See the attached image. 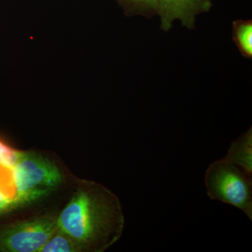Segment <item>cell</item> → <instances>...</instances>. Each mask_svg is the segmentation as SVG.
I'll list each match as a JSON object with an SVG mask.
<instances>
[{"label": "cell", "mask_w": 252, "mask_h": 252, "mask_svg": "<svg viewBox=\"0 0 252 252\" xmlns=\"http://www.w3.org/2000/svg\"><path fill=\"white\" fill-rule=\"evenodd\" d=\"M57 221L59 229L83 250L102 252L121 236L124 220L117 197L92 184L76 193Z\"/></svg>", "instance_id": "cell-1"}, {"label": "cell", "mask_w": 252, "mask_h": 252, "mask_svg": "<svg viewBox=\"0 0 252 252\" xmlns=\"http://www.w3.org/2000/svg\"><path fill=\"white\" fill-rule=\"evenodd\" d=\"M11 170L16 191L14 207L41 198L63 182L59 167L33 152H21Z\"/></svg>", "instance_id": "cell-2"}, {"label": "cell", "mask_w": 252, "mask_h": 252, "mask_svg": "<svg viewBox=\"0 0 252 252\" xmlns=\"http://www.w3.org/2000/svg\"><path fill=\"white\" fill-rule=\"evenodd\" d=\"M205 181L210 198L236 207L252 220L251 175L223 158L210 164Z\"/></svg>", "instance_id": "cell-3"}, {"label": "cell", "mask_w": 252, "mask_h": 252, "mask_svg": "<svg viewBox=\"0 0 252 252\" xmlns=\"http://www.w3.org/2000/svg\"><path fill=\"white\" fill-rule=\"evenodd\" d=\"M58 228L57 218L52 217H38L15 223L0 233V250L40 252Z\"/></svg>", "instance_id": "cell-4"}, {"label": "cell", "mask_w": 252, "mask_h": 252, "mask_svg": "<svg viewBox=\"0 0 252 252\" xmlns=\"http://www.w3.org/2000/svg\"><path fill=\"white\" fill-rule=\"evenodd\" d=\"M212 6V0H158L160 29L170 31L177 20L183 27L194 30L197 16L208 12Z\"/></svg>", "instance_id": "cell-5"}, {"label": "cell", "mask_w": 252, "mask_h": 252, "mask_svg": "<svg viewBox=\"0 0 252 252\" xmlns=\"http://www.w3.org/2000/svg\"><path fill=\"white\" fill-rule=\"evenodd\" d=\"M224 158L252 176V127L231 144Z\"/></svg>", "instance_id": "cell-6"}, {"label": "cell", "mask_w": 252, "mask_h": 252, "mask_svg": "<svg viewBox=\"0 0 252 252\" xmlns=\"http://www.w3.org/2000/svg\"><path fill=\"white\" fill-rule=\"evenodd\" d=\"M232 38L240 54L246 59H252V21L239 19L232 25Z\"/></svg>", "instance_id": "cell-7"}, {"label": "cell", "mask_w": 252, "mask_h": 252, "mask_svg": "<svg viewBox=\"0 0 252 252\" xmlns=\"http://www.w3.org/2000/svg\"><path fill=\"white\" fill-rule=\"evenodd\" d=\"M83 250L82 248L69 235L58 228L56 233L41 249L44 252H71Z\"/></svg>", "instance_id": "cell-8"}, {"label": "cell", "mask_w": 252, "mask_h": 252, "mask_svg": "<svg viewBox=\"0 0 252 252\" xmlns=\"http://www.w3.org/2000/svg\"><path fill=\"white\" fill-rule=\"evenodd\" d=\"M132 14L151 18L158 14V0H122Z\"/></svg>", "instance_id": "cell-9"}, {"label": "cell", "mask_w": 252, "mask_h": 252, "mask_svg": "<svg viewBox=\"0 0 252 252\" xmlns=\"http://www.w3.org/2000/svg\"><path fill=\"white\" fill-rule=\"evenodd\" d=\"M16 195L14 180L0 184V212L14 207Z\"/></svg>", "instance_id": "cell-10"}, {"label": "cell", "mask_w": 252, "mask_h": 252, "mask_svg": "<svg viewBox=\"0 0 252 252\" xmlns=\"http://www.w3.org/2000/svg\"><path fill=\"white\" fill-rule=\"evenodd\" d=\"M21 152L15 150L0 140V165L12 169L17 163Z\"/></svg>", "instance_id": "cell-11"}, {"label": "cell", "mask_w": 252, "mask_h": 252, "mask_svg": "<svg viewBox=\"0 0 252 252\" xmlns=\"http://www.w3.org/2000/svg\"><path fill=\"white\" fill-rule=\"evenodd\" d=\"M12 170L0 165V183L12 180Z\"/></svg>", "instance_id": "cell-12"}]
</instances>
